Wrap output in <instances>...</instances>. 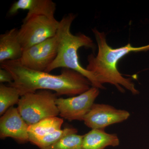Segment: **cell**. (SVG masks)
Masks as SVG:
<instances>
[{
  "instance_id": "6da1fadb",
  "label": "cell",
  "mask_w": 149,
  "mask_h": 149,
  "mask_svg": "<svg viewBox=\"0 0 149 149\" xmlns=\"http://www.w3.org/2000/svg\"><path fill=\"white\" fill-rule=\"evenodd\" d=\"M1 68L10 72L13 82L10 86L18 90L20 97L39 90L54 91L57 95H78L93 87L91 82L81 73L64 68L60 74L36 71L22 66L18 61H8L1 63Z\"/></svg>"
},
{
  "instance_id": "7a4b0ae2",
  "label": "cell",
  "mask_w": 149,
  "mask_h": 149,
  "mask_svg": "<svg viewBox=\"0 0 149 149\" xmlns=\"http://www.w3.org/2000/svg\"><path fill=\"white\" fill-rule=\"evenodd\" d=\"M98 48L97 54L88 56L86 69L95 76L101 85L109 83L113 85L119 92L124 93V88L133 95H138L139 91L130 78H125L117 68L119 60L128 54L134 52L149 50V45L141 47H134L130 43L117 48L110 47L107 43L106 36L104 32L96 28L92 29Z\"/></svg>"
},
{
  "instance_id": "3957f363",
  "label": "cell",
  "mask_w": 149,
  "mask_h": 149,
  "mask_svg": "<svg viewBox=\"0 0 149 149\" xmlns=\"http://www.w3.org/2000/svg\"><path fill=\"white\" fill-rule=\"evenodd\" d=\"M76 15L69 13L65 15L60 21L56 37L58 41L57 54L52 63L46 70L49 72L57 68H67L81 73L90 80L92 86L99 89H105L93 74L83 68L80 64L78 51L80 48L85 47L94 50L95 45L93 40L85 34L79 33L73 35L70 32L72 22Z\"/></svg>"
},
{
  "instance_id": "277c9868",
  "label": "cell",
  "mask_w": 149,
  "mask_h": 149,
  "mask_svg": "<svg viewBox=\"0 0 149 149\" xmlns=\"http://www.w3.org/2000/svg\"><path fill=\"white\" fill-rule=\"evenodd\" d=\"M57 95L46 90L27 93L20 97L17 109L29 126L45 118L57 116L59 112L56 103Z\"/></svg>"
},
{
  "instance_id": "5b68a950",
  "label": "cell",
  "mask_w": 149,
  "mask_h": 149,
  "mask_svg": "<svg viewBox=\"0 0 149 149\" xmlns=\"http://www.w3.org/2000/svg\"><path fill=\"white\" fill-rule=\"evenodd\" d=\"M59 21L44 15L23 19L18 37L23 51L56 36Z\"/></svg>"
},
{
  "instance_id": "8992f818",
  "label": "cell",
  "mask_w": 149,
  "mask_h": 149,
  "mask_svg": "<svg viewBox=\"0 0 149 149\" xmlns=\"http://www.w3.org/2000/svg\"><path fill=\"white\" fill-rule=\"evenodd\" d=\"M57 51L56 35L24 50L21 58L18 61L22 66L28 69L45 72L56 58Z\"/></svg>"
},
{
  "instance_id": "52a82bcc",
  "label": "cell",
  "mask_w": 149,
  "mask_h": 149,
  "mask_svg": "<svg viewBox=\"0 0 149 149\" xmlns=\"http://www.w3.org/2000/svg\"><path fill=\"white\" fill-rule=\"evenodd\" d=\"M99 94L100 89L92 87L78 95L57 99L56 103L59 115L68 120L83 121Z\"/></svg>"
},
{
  "instance_id": "ba28073f",
  "label": "cell",
  "mask_w": 149,
  "mask_h": 149,
  "mask_svg": "<svg viewBox=\"0 0 149 149\" xmlns=\"http://www.w3.org/2000/svg\"><path fill=\"white\" fill-rule=\"evenodd\" d=\"M130 116V113L125 110L106 104L94 103L83 121L92 129L105 130L109 125L125 121Z\"/></svg>"
},
{
  "instance_id": "9c48e42d",
  "label": "cell",
  "mask_w": 149,
  "mask_h": 149,
  "mask_svg": "<svg viewBox=\"0 0 149 149\" xmlns=\"http://www.w3.org/2000/svg\"><path fill=\"white\" fill-rule=\"evenodd\" d=\"M29 125L13 107L10 108L0 118V138H12L20 143L29 141Z\"/></svg>"
},
{
  "instance_id": "30bf717a",
  "label": "cell",
  "mask_w": 149,
  "mask_h": 149,
  "mask_svg": "<svg viewBox=\"0 0 149 149\" xmlns=\"http://www.w3.org/2000/svg\"><path fill=\"white\" fill-rule=\"evenodd\" d=\"M20 10L28 11L23 19L38 15L55 18L56 4L52 0H19L11 6L8 11L9 14L13 15Z\"/></svg>"
},
{
  "instance_id": "8fae6325",
  "label": "cell",
  "mask_w": 149,
  "mask_h": 149,
  "mask_svg": "<svg viewBox=\"0 0 149 149\" xmlns=\"http://www.w3.org/2000/svg\"><path fill=\"white\" fill-rule=\"evenodd\" d=\"M18 29H11L0 35V63L18 61L23 51L18 37Z\"/></svg>"
},
{
  "instance_id": "7c38bea8",
  "label": "cell",
  "mask_w": 149,
  "mask_h": 149,
  "mask_svg": "<svg viewBox=\"0 0 149 149\" xmlns=\"http://www.w3.org/2000/svg\"><path fill=\"white\" fill-rule=\"evenodd\" d=\"M120 143L117 135L107 133L102 129H92L83 136V149H105L116 147Z\"/></svg>"
},
{
  "instance_id": "4fadbf2b",
  "label": "cell",
  "mask_w": 149,
  "mask_h": 149,
  "mask_svg": "<svg viewBox=\"0 0 149 149\" xmlns=\"http://www.w3.org/2000/svg\"><path fill=\"white\" fill-rule=\"evenodd\" d=\"M63 123V118L56 116L45 118L29 125L28 128L29 141L30 139L42 137L56 130H61Z\"/></svg>"
},
{
  "instance_id": "5bb4252c",
  "label": "cell",
  "mask_w": 149,
  "mask_h": 149,
  "mask_svg": "<svg viewBox=\"0 0 149 149\" xmlns=\"http://www.w3.org/2000/svg\"><path fill=\"white\" fill-rule=\"evenodd\" d=\"M19 91L15 87L0 85V115L2 116L7 111L16 104L20 99Z\"/></svg>"
},
{
  "instance_id": "9a60e30c",
  "label": "cell",
  "mask_w": 149,
  "mask_h": 149,
  "mask_svg": "<svg viewBox=\"0 0 149 149\" xmlns=\"http://www.w3.org/2000/svg\"><path fill=\"white\" fill-rule=\"evenodd\" d=\"M77 130L72 128L56 130L45 136L30 139L29 142L39 147L40 149L47 148L55 143L65 136L70 134L77 133Z\"/></svg>"
},
{
  "instance_id": "2e32d148",
  "label": "cell",
  "mask_w": 149,
  "mask_h": 149,
  "mask_svg": "<svg viewBox=\"0 0 149 149\" xmlns=\"http://www.w3.org/2000/svg\"><path fill=\"white\" fill-rule=\"evenodd\" d=\"M83 136L77 133L67 135L53 145L42 149H83Z\"/></svg>"
},
{
  "instance_id": "e0dca14e",
  "label": "cell",
  "mask_w": 149,
  "mask_h": 149,
  "mask_svg": "<svg viewBox=\"0 0 149 149\" xmlns=\"http://www.w3.org/2000/svg\"><path fill=\"white\" fill-rule=\"evenodd\" d=\"M13 82V78L10 72L6 69H0V82L1 83H9L10 84Z\"/></svg>"
}]
</instances>
